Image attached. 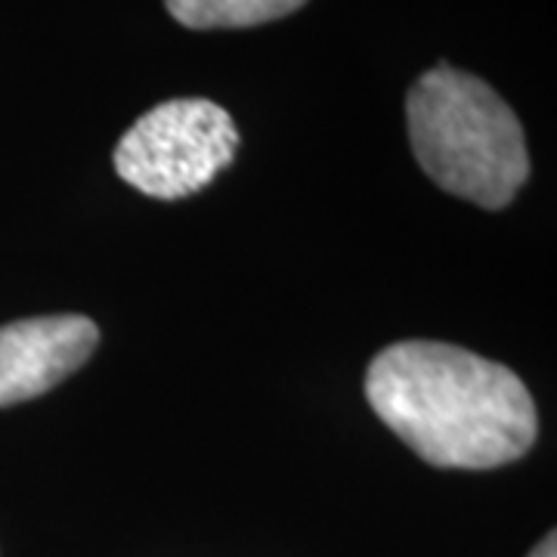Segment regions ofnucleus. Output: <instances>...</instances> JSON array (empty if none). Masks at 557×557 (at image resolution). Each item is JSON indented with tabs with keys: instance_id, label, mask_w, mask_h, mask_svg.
<instances>
[{
	"instance_id": "5",
	"label": "nucleus",
	"mask_w": 557,
	"mask_h": 557,
	"mask_svg": "<svg viewBox=\"0 0 557 557\" xmlns=\"http://www.w3.org/2000/svg\"><path fill=\"white\" fill-rule=\"evenodd\" d=\"M307 0H164L168 13L196 32L255 28L298 13Z\"/></svg>"
},
{
	"instance_id": "3",
	"label": "nucleus",
	"mask_w": 557,
	"mask_h": 557,
	"mask_svg": "<svg viewBox=\"0 0 557 557\" xmlns=\"http://www.w3.org/2000/svg\"><path fill=\"white\" fill-rule=\"evenodd\" d=\"M239 127L211 100L186 97L149 109L115 146V171L143 196L177 201L196 196L233 164Z\"/></svg>"
},
{
	"instance_id": "6",
	"label": "nucleus",
	"mask_w": 557,
	"mask_h": 557,
	"mask_svg": "<svg viewBox=\"0 0 557 557\" xmlns=\"http://www.w3.org/2000/svg\"><path fill=\"white\" fill-rule=\"evenodd\" d=\"M530 557H557V536L555 533H548V536L542 539L536 545V552Z\"/></svg>"
},
{
	"instance_id": "4",
	"label": "nucleus",
	"mask_w": 557,
	"mask_h": 557,
	"mask_svg": "<svg viewBox=\"0 0 557 557\" xmlns=\"http://www.w3.org/2000/svg\"><path fill=\"white\" fill-rule=\"evenodd\" d=\"M100 344L97 322L78 313L0 325V409L20 406L75 375Z\"/></svg>"
},
{
	"instance_id": "2",
	"label": "nucleus",
	"mask_w": 557,
	"mask_h": 557,
	"mask_svg": "<svg viewBox=\"0 0 557 557\" xmlns=\"http://www.w3.org/2000/svg\"><path fill=\"white\" fill-rule=\"evenodd\" d=\"M409 143L421 171L449 196L498 211L530 177L518 115L478 75L437 62L406 94Z\"/></svg>"
},
{
	"instance_id": "1",
	"label": "nucleus",
	"mask_w": 557,
	"mask_h": 557,
	"mask_svg": "<svg viewBox=\"0 0 557 557\" xmlns=\"http://www.w3.org/2000/svg\"><path fill=\"white\" fill-rule=\"evenodd\" d=\"M375 416L434 468L490 471L536 443V403L508 366L456 344L403 341L369 362Z\"/></svg>"
}]
</instances>
